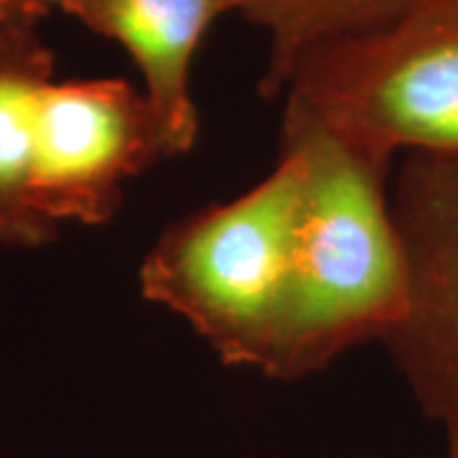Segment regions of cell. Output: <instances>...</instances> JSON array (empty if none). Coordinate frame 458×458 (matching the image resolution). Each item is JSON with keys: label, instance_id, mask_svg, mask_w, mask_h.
Listing matches in <instances>:
<instances>
[{"label": "cell", "instance_id": "7", "mask_svg": "<svg viewBox=\"0 0 458 458\" xmlns=\"http://www.w3.org/2000/svg\"><path fill=\"white\" fill-rule=\"evenodd\" d=\"M54 51L38 26L0 21V247H41L56 227L33 197L44 95Z\"/></svg>", "mask_w": 458, "mask_h": 458}, {"label": "cell", "instance_id": "3", "mask_svg": "<svg viewBox=\"0 0 458 458\" xmlns=\"http://www.w3.org/2000/svg\"><path fill=\"white\" fill-rule=\"evenodd\" d=\"M349 143L393 161L458 156V0H426L393 23L327 38L283 87Z\"/></svg>", "mask_w": 458, "mask_h": 458}, {"label": "cell", "instance_id": "5", "mask_svg": "<svg viewBox=\"0 0 458 458\" xmlns=\"http://www.w3.org/2000/svg\"><path fill=\"white\" fill-rule=\"evenodd\" d=\"M164 158V132L140 87L117 77L54 80L41 107L36 207L54 227L107 225L125 186Z\"/></svg>", "mask_w": 458, "mask_h": 458}, {"label": "cell", "instance_id": "2", "mask_svg": "<svg viewBox=\"0 0 458 458\" xmlns=\"http://www.w3.org/2000/svg\"><path fill=\"white\" fill-rule=\"evenodd\" d=\"M303 168L280 146L242 197L171 225L140 265L146 301L181 316L227 367L273 377L283 346Z\"/></svg>", "mask_w": 458, "mask_h": 458}, {"label": "cell", "instance_id": "4", "mask_svg": "<svg viewBox=\"0 0 458 458\" xmlns=\"http://www.w3.org/2000/svg\"><path fill=\"white\" fill-rule=\"evenodd\" d=\"M393 209L408 293L385 342L418 405L458 454V156H405Z\"/></svg>", "mask_w": 458, "mask_h": 458}, {"label": "cell", "instance_id": "10", "mask_svg": "<svg viewBox=\"0 0 458 458\" xmlns=\"http://www.w3.org/2000/svg\"><path fill=\"white\" fill-rule=\"evenodd\" d=\"M448 458H458L456 451H448Z\"/></svg>", "mask_w": 458, "mask_h": 458}, {"label": "cell", "instance_id": "6", "mask_svg": "<svg viewBox=\"0 0 458 458\" xmlns=\"http://www.w3.org/2000/svg\"><path fill=\"white\" fill-rule=\"evenodd\" d=\"M245 0H62L59 11L123 47L164 132L168 158L197 146L191 66L214 21L242 13Z\"/></svg>", "mask_w": 458, "mask_h": 458}, {"label": "cell", "instance_id": "1", "mask_svg": "<svg viewBox=\"0 0 458 458\" xmlns=\"http://www.w3.org/2000/svg\"><path fill=\"white\" fill-rule=\"evenodd\" d=\"M280 146L301 158L288 321L276 379L328 367L364 342L387 339L405 311L408 265L385 161L285 99Z\"/></svg>", "mask_w": 458, "mask_h": 458}, {"label": "cell", "instance_id": "8", "mask_svg": "<svg viewBox=\"0 0 458 458\" xmlns=\"http://www.w3.org/2000/svg\"><path fill=\"white\" fill-rule=\"evenodd\" d=\"M426 0H245L242 16L267 33L265 98L283 95L288 74L316 44L393 23Z\"/></svg>", "mask_w": 458, "mask_h": 458}, {"label": "cell", "instance_id": "9", "mask_svg": "<svg viewBox=\"0 0 458 458\" xmlns=\"http://www.w3.org/2000/svg\"><path fill=\"white\" fill-rule=\"evenodd\" d=\"M62 0H0V21L38 26Z\"/></svg>", "mask_w": 458, "mask_h": 458}]
</instances>
